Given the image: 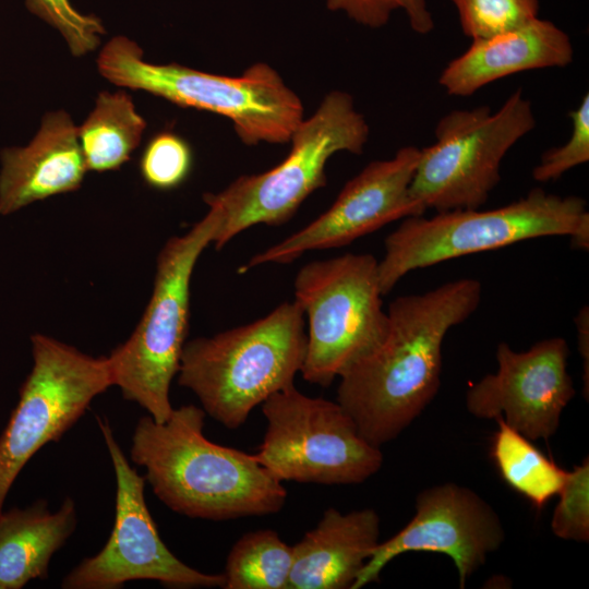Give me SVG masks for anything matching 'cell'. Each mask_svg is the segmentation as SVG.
Wrapping results in <instances>:
<instances>
[{"label":"cell","instance_id":"15","mask_svg":"<svg viewBox=\"0 0 589 589\" xmlns=\"http://www.w3.org/2000/svg\"><path fill=\"white\" fill-rule=\"evenodd\" d=\"M569 353L562 337L540 340L522 352L500 342L495 354L497 370L469 388L468 411L480 419L501 417L531 441L550 438L575 395L567 371Z\"/></svg>","mask_w":589,"mask_h":589},{"label":"cell","instance_id":"17","mask_svg":"<svg viewBox=\"0 0 589 589\" xmlns=\"http://www.w3.org/2000/svg\"><path fill=\"white\" fill-rule=\"evenodd\" d=\"M574 60L570 37L539 16L512 29L476 40L438 76L450 96H470L483 86L520 72L565 68Z\"/></svg>","mask_w":589,"mask_h":589},{"label":"cell","instance_id":"16","mask_svg":"<svg viewBox=\"0 0 589 589\" xmlns=\"http://www.w3.org/2000/svg\"><path fill=\"white\" fill-rule=\"evenodd\" d=\"M87 171L79 127L63 110L48 112L28 144L0 153V215L75 191Z\"/></svg>","mask_w":589,"mask_h":589},{"label":"cell","instance_id":"11","mask_svg":"<svg viewBox=\"0 0 589 589\" xmlns=\"http://www.w3.org/2000/svg\"><path fill=\"white\" fill-rule=\"evenodd\" d=\"M31 351V372L0 435V514L31 458L59 441L112 386L107 357H92L44 334L32 335Z\"/></svg>","mask_w":589,"mask_h":589},{"label":"cell","instance_id":"27","mask_svg":"<svg viewBox=\"0 0 589 589\" xmlns=\"http://www.w3.org/2000/svg\"><path fill=\"white\" fill-rule=\"evenodd\" d=\"M326 7L370 28L387 24L396 10L406 13L411 29L419 35H426L434 28L426 0H326Z\"/></svg>","mask_w":589,"mask_h":589},{"label":"cell","instance_id":"21","mask_svg":"<svg viewBox=\"0 0 589 589\" xmlns=\"http://www.w3.org/2000/svg\"><path fill=\"white\" fill-rule=\"evenodd\" d=\"M497 431L491 444V458L500 477L514 491L541 509L557 495L568 471L538 449L525 435L495 418Z\"/></svg>","mask_w":589,"mask_h":589},{"label":"cell","instance_id":"9","mask_svg":"<svg viewBox=\"0 0 589 589\" xmlns=\"http://www.w3.org/2000/svg\"><path fill=\"white\" fill-rule=\"evenodd\" d=\"M536 123L521 89L496 111L489 106L449 111L435 125L434 143L420 151L411 196L436 213L480 208L501 180L503 158Z\"/></svg>","mask_w":589,"mask_h":589},{"label":"cell","instance_id":"18","mask_svg":"<svg viewBox=\"0 0 589 589\" xmlns=\"http://www.w3.org/2000/svg\"><path fill=\"white\" fill-rule=\"evenodd\" d=\"M380 517L372 508H327L294 545L288 589H351L378 544Z\"/></svg>","mask_w":589,"mask_h":589},{"label":"cell","instance_id":"7","mask_svg":"<svg viewBox=\"0 0 589 589\" xmlns=\"http://www.w3.org/2000/svg\"><path fill=\"white\" fill-rule=\"evenodd\" d=\"M220 217L206 215L160 250L151 299L131 336L107 356L112 386L157 422L173 407L169 392L178 374L190 313V284L196 262L213 242Z\"/></svg>","mask_w":589,"mask_h":589},{"label":"cell","instance_id":"2","mask_svg":"<svg viewBox=\"0 0 589 589\" xmlns=\"http://www.w3.org/2000/svg\"><path fill=\"white\" fill-rule=\"evenodd\" d=\"M205 411L194 405L173 408L165 422L139 419L131 460L145 469V481L171 510L191 518L227 520L278 513L287 491L256 459L211 442L203 434Z\"/></svg>","mask_w":589,"mask_h":589},{"label":"cell","instance_id":"29","mask_svg":"<svg viewBox=\"0 0 589 589\" xmlns=\"http://www.w3.org/2000/svg\"><path fill=\"white\" fill-rule=\"evenodd\" d=\"M578 351L582 360V393L588 400L589 395V309L584 305L575 320Z\"/></svg>","mask_w":589,"mask_h":589},{"label":"cell","instance_id":"23","mask_svg":"<svg viewBox=\"0 0 589 589\" xmlns=\"http://www.w3.org/2000/svg\"><path fill=\"white\" fill-rule=\"evenodd\" d=\"M461 32L471 40L485 38L538 17L539 0H450Z\"/></svg>","mask_w":589,"mask_h":589},{"label":"cell","instance_id":"24","mask_svg":"<svg viewBox=\"0 0 589 589\" xmlns=\"http://www.w3.org/2000/svg\"><path fill=\"white\" fill-rule=\"evenodd\" d=\"M192 152L179 135L161 132L149 140L140 159L144 181L157 190L178 188L189 176Z\"/></svg>","mask_w":589,"mask_h":589},{"label":"cell","instance_id":"6","mask_svg":"<svg viewBox=\"0 0 589 589\" xmlns=\"http://www.w3.org/2000/svg\"><path fill=\"white\" fill-rule=\"evenodd\" d=\"M369 135V124L351 95L327 93L292 133L290 152L280 164L262 173L241 176L220 192L204 195V202L220 217L212 243L220 250L250 227L289 220L311 193L326 184L329 158L339 152L362 154Z\"/></svg>","mask_w":589,"mask_h":589},{"label":"cell","instance_id":"1","mask_svg":"<svg viewBox=\"0 0 589 589\" xmlns=\"http://www.w3.org/2000/svg\"><path fill=\"white\" fill-rule=\"evenodd\" d=\"M482 286L460 278L396 298L383 341L342 375L337 400L360 434L381 447L396 438L438 392L447 332L479 306Z\"/></svg>","mask_w":589,"mask_h":589},{"label":"cell","instance_id":"25","mask_svg":"<svg viewBox=\"0 0 589 589\" xmlns=\"http://www.w3.org/2000/svg\"><path fill=\"white\" fill-rule=\"evenodd\" d=\"M25 2L33 14L61 34L75 57L95 50L105 34L100 20L76 10L71 0H25Z\"/></svg>","mask_w":589,"mask_h":589},{"label":"cell","instance_id":"26","mask_svg":"<svg viewBox=\"0 0 589 589\" xmlns=\"http://www.w3.org/2000/svg\"><path fill=\"white\" fill-rule=\"evenodd\" d=\"M551 529L561 539L589 541V461L588 457L568 471L557 494Z\"/></svg>","mask_w":589,"mask_h":589},{"label":"cell","instance_id":"14","mask_svg":"<svg viewBox=\"0 0 589 589\" xmlns=\"http://www.w3.org/2000/svg\"><path fill=\"white\" fill-rule=\"evenodd\" d=\"M504 540L498 515L476 492L453 482L434 485L418 494L411 520L392 538L378 542L351 589L377 581L382 569L407 552L447 555L464 588Z\"/></svg>","mask_w":589,"mask_h":589},{"label":"cell","instance_id":"19","mask_svg":"<svg viewBox=\"0 0 589 589\" xmlns=\"http://www.w3.org/2000/svg\"><path fill=\"white\" fill-rule=\"evenodd\" d=\"M77 509L70 496L52 512L45 500L0 514V589H21L45 579L50 561L75 531Z\"/></svg>","mask_w":589,"mask_h":589},{"label":"cell","instance_id":"20","mask_svg":"<svg viewBox=\"0 0 589 589\" xmlns=\"http://www.w3.org/2000/svg\"><path fill=\"white\" fill-rule=\"evenodd\" d=\"M145 128L128 93H99L94 109L79 127L87 169L104 172L120 168L141 143Z\"/></svg>","mask_w":589,"mask_h":589},{"label":"cell","instance_id":"22","mask_svg":"<svg viewBox=\"0 0 589 589\" xmlns=\"http://www.w3.org/2000/svg\"><path fill=\"white\" fill-rule=\"evenodd\" d=\"M293 549L271 529L242 536L230 550L225 589H288Z\"/></svg>","mask_w":589,"mask_h":589},{"label":"cell","instance_id":"12","mask_svg":"<svg viewBox=\"0 0 589 589\" xmlns=\"http://www.w3.org/2000/svg\"><path fill=\"white\" fill-rule=\"evenodd\" d=\"M97 423L116 477L113 527L103 549L73 567L61 587L118 589L147 579L171 588H223V574L200 572L166 546L145 501V478L127 459L108 420L97 417Z\"/></svg>","mask_w":589,"mask_h":589},{"label":"cell","instance_id":"13","mask_svg":"<svg viewBox=\"0 0 589 589\" xmlns=\"http://www.w3.org/2000/svg\"><path fill=\"white\" fill-rule=\"evenodd\" d=\"M420 151L407 145L389 159L371 161L345 184L326 212L252 256L244 268L288 264L308 251L344 247L392 221L423 215L425 208L410 194Z\"/></svg>","mask_w":589,"mask_h":589},{"label":"cell","instance_id":"5","mask_svg":"<svg viewBox=\"0 0 589 589\" xmlns=\"http://www.w3.org/2000/svg\"><path fill=\"white\" fill-rule=\"evenodd\" d=\"M548 236H569L575 248L587 251L586 200L536 188L526 196L494 209H456L432 217H407L384 242L385 254L378 261L382 294H387L414 269Z\"/></svg>","mask_w":589,"mask_h":589},{"label":"cell","instance_id":"4","mask_svg":"<svg viewBox=\"0 0 589 589\" xmlns=\"http://www.w3.org/2000/svg\"><path fill=\"white\" fill-rule=\"evenodd\" d=\"M112 84L149 93L185 108L229 119L245 145L289 143L304 119L299 96L267 63L250 65L239 76L203 72L178 63L157 64L125 36L111 38L97 59Z\"/></svg>","mask_w":589,"mask_h":589},{"label":"cell","instance_id":"28","mask_svg":"<svg viewBox=\"0 0 589 589\" xmlns=\"http://www.w3.org/2000/svg\"><path fill=\"white\" fill-rule=\"evenodd\" d=\"M572 134L563 145L553 147L541 156L532 170L538 182L560 179L574 167L589 160V94H585L577 108L569 112Z\"/></svg>","mask_w":589,"mask_h":589},{"label":"cell","instance_id":"10","mask_svg":"<svg viewBox=\"0 0 589 589\" xmlns=\"http://www.w3.org/2000/svg\"><path fill=\"white\" fill-rule=\"evenodd\" d=\"M262 411L266 431L255 457L280 482L356 484L383 465L381 447L338 401L306 396L293 384L269 396Z\"/></svg>","mask_w":589,"mask_h":589},{"label":"cell","instance_id":"8","mask_svg":"<svg viewBox=\"0 0 589 589\" xmlns=\"http://www.w3.org/2000/svg\"><path fill=\"white\" fill-rule=\"evenodd\" d=\"M382 296L372 254L346 253L299 269L294 301L308 322L300 371L306 382L330 385L383 341L388 315Z\"/></svg>","mask_w":589,"mask_h":589},{"label":"cell","instance_id":"3","mask_svg":"<svg viewBox=\"0 0 589 589\" xmlns=\"http://www.w3.org/2000/svg\"><path fill=\"white\" fill-rule=\"evenodd\" d=\"M306 348L304 314L286 301L253 323L185 342L178 383L205 413L238 429L273 394L293 385Z\"/></svg>","mask_w":589,"mask_h":589}]
</instances>
